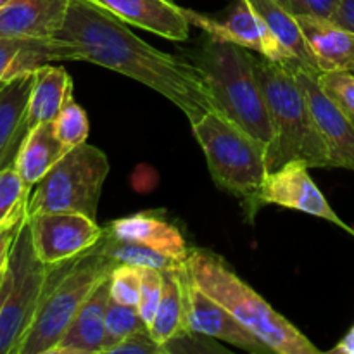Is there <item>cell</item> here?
Here are the masks:
<instances>
[{
  "label": "cell",
  "instance_id": "cell-1",
  "mask_svg": "<svg viewBox=\"0 0 354 354\" xmlns=\"http://www.w3.org/2000/svg\"><path fill=\"white\" fill-rule=\"evenodd\" d=\"M55 38L75 47L76 61L121 73L166 97L190 123L207 111H218L203 73L189 59L158 50L92 0H71Z\"/></svg>",
  "mask_w": 354,
  "mask_h": 354
},
{
  "label": "cell",
  "instance_id": "cell-2",
  "mask_svg": "<svg viewBox=\"0 0 354 354\" xmlns=\"http://www.w3.org/2000/svg\"><path fill=\"white\" fill-rule=\"evenodd\" d=\"M187 59L203 73L218 113L261 144L270 162L275 131L249 48L207 35Z\"/></svg>",
  "mask_w": 354,
  "mask_h": 354
},
{
  "label": "cell",
  "instance_id": "cell-3",
  "mask_svg": "<svg viewBox=\"0 0 354 354\" xmlns=\"http://www.w3.org/2000/svg\"><path fill=\"white\" fill-rule=\"evenodd\" d=\"M190 279L207 296L230 311L244 327L279 354H318L320 349L277 313L220 256L192 248L187 258Z\"/></svg>",
  "mask_w": 354,
  "mask_h": 354
},
{
  "label": "cell",
  "instance_id": "cell-4",
  "mask_svg": "<svg viewBox=\"0 0 354 354\" xmlns=\"http://www.w3.org/2000/svg\"><path fill=\"white\" fill-rule=\"evenodd\" d=\"M252 66L275 131L270 171L289 161H303L308 168H332L328 149L294 73L263 55H252Z\"/></svg>",
  "mask_w": 354,
  "mask_h": 354
},
{
  "label": "cell",
  "instance_id": "cell-5",
  "mask_svg": "<svg viewBox=\"0 0 354 354\" xmlns=\"http://www.w3.org/2000/svg\"><path fill=\"white\" fill-rule=\"evenodd\" d=\"M190 127L203 149L211 178L241 201L252 221L263 207L261 190L270 173L265 147L218 111H207Z\"/></svg>",
  "mask_w": 354,
  "mask_h": 354
},
{
  "label": "cell",
  "instance_id": "cell-6",
  "mask_svg": "<svg viewBox=\"0 0 354 354\" xmlns=\"http://www.w3.org/2000/svg\"><path fill=\"white\" fill-rule=\"evenodd\" d=\"M118 265L97 245L78 258L59 263L17 354H50L80 308Z\"/></svg>",
  "mask_w": 354,
  "mask_h": 354
},
{
  "label": "cell",
  "instance_id": "cell-7",
  "mask_svg": "<svg viewBox=\"0 0 354 354\" xmlns=\"http://www.w3.org/2000/svg\"><path fill=\"white\" fill-rule=\"evenodd\" d=\"M109 159L95 145L69 149L33 187L28 216L40 213H80L97 220L100 192L109 175Z\"/></svg>",
  "mask_w": 354,
  "mask_h": 354
},
{
  "label": "cell",
  "instance_id": "cell-8",
  "mask_svg": "<svg viewBox=\"0 0 354 354\" xmlns=\"http://www.w3.org/2000/svg\"><path fill=\"white\" fill-rule=\"evenodd\" d=\"M55 270L57 265H45L35 252L26 220L10 248L0 292V354H17Z\"/></svg>",
  "mask_w": 354,
  "mask_h": 354
},
{
  "label": "cell",
  "instance_id": "cell-9",
  "mask_svg": "<svg viewBox=\"0 0 354 354\" xmlns=\"http://www.w3.org/2000/svg\"><path fill=\"white\" fill-rule=\"evenodd\" d=\"M28 223L35 252L45 265L78 258L104 237V227L80 213H40L28 216Z\"/></svg>",
  "mask_w": 354,
  "mask_h": 354
},
{
  "label": "cell",
  "instance_id": "cell-10",
  "mask_svg": "<svg viewBox=\"0 0 354 354\" xmlns=\"http://www.w3.org/2000/svg\"><path fill=\"white\" fill-rule=\"evenodd\" d=\"M183 12L192 26L201 28L204 33L216 40L232 41V44L249 48V50H256L263 57L283 66L296 61L273 37L270 28L249 6L248 0H237L225 19H214V17L196 12L192 9H185V7H183Z\"/></svg>",
  "mask_w": 354,
  "mask_h": 354
},
{
  "label": "cell",
  "instance_id": "cell-11",
  "mask_svg": "<svg viewBox=\"0 0 354 354\" xmlns=\"http://www.w3.org/2000/svg\"><path fill=\"white\" fill-rule=\"evenodd\" d=\"M287 68L294 73L297 83L306 93L311 113L330 154L332 168L349 169L354 173V121L324 92L318 82L320 73L306 68L299 61L289 62Z\"/></svg>",
  "mask_w": 354,
  "mask_h": 354
},
{
  "label": "cell",
  "instance_id": "cell-12",
  "mask_svg": "<svg viewBox=\"0 0 354 354\" xmlns=\"http://www.w3.org/2000/svg\"><path fill=\"white\" fill-rule=\"evenodd\" d=\"M308 169L310 168L303 161H289L270 171L261 190L263 206L275 204V206L301 211L310 216L322 218V220L337 225L354 237L353 228L344 223L341 216L332 209Z\"/></svg>",
  "mask_w": 354,
  "mask_h": 354
},
{
  "label": "cell",
  "instance_id": "cell-13",
  "mask_svg": "<svg viewBox=\"0 0 354 354\" xmlns=\"http://www.w3.org/2000/svg\"><path fill=\"white\" fill-rule=\"evenodd\" d=\"M185 299L187 324H189L190 330L209 335L216 341L228 342L242 351L252 354L273 353V349L266 342H263L258 335L244 327L230 311L225 310L220 303H216L213 297L199 289L190 279L189 268H187Z\"/></svg>",
  "mask_w": 354,
  "mask_h": 354
},
{
  "label": "cell",
  "instance_id": "cell-14",
  "mask_svg": "<svg viewBox=\"0 0 354 354\" xmlns=\"http://www.w3.org/2000/svg\"><path fill=\"white\" fill-rule=\"evenodd\" d=\"M124 23L173 41H185L190 37V21L183 7L171 0H92Z\"/></svg>",
  "mask_w": 354,
  "mask_h": 354
},
{
  "label": "cell",
  "instance_id": "cell-15",
  "mask_svg": "<svg viewBox=\"0 0 354 354\" xmlns=\"http://www.w3.org/2000/svg\"><path fill=\"white\" fill-rule=\"evenodd\" d=\"M71 0H12L0 10V37L55 38Z\"/></svg>",
  "mask_w": 354,
  "mask_h": 354
},
{
  "label": "cell",
  "instance_id": "cell-16",
  "mask_svg": "<svg viewBox=\"0 0 354 354\" xmlns=\"http://www.w3.org/2000/svg\"><path fill=\"white\" fill-rule=\"evenodd\" d=\"M61 61H76L75 47L68 41L57 38L0 37V83Z\"/></svg>",
  "mask_w": 354,
  "mask_h": 354
},
{
  "label": "cell",
  "instance_id": "cell-17",
  "mask_svg": "<svg viewBox=\"0 0 354 354\" xmlns=\"http://www.w3.org/2000/svg\"><path fill=\"white\" fill-rule=\"evenodd\" d=\"M106 230L120 241L135 242L178 261H187L189 258L190 248L183 234L162 216H154L152 213L131 214L111 221Z\"/></svg>",
  "mask_w": 354,
  "mask_h": 354
},
{
  "label": "cell",
  "instance_id": "cell-18",
  "mask_svg": "<svg viewBox=\"0 0 354 354\" xmlns=\"http://www.w3.org/2000/svg\"><path fill=\"white\" fill-rule=\"evenodd\" d=\"M109 279L85 301L68 330L50 354H102L106 335V311L109 306Z\"/></svg>",
  "mask_w": 354,
  "mask_h": 354
},
{
  "label": "cell",
  "instance_id": "cell-19",
  "mask_svg": "<svg viewBox=\"0 0 354 354\" xmlns=\"http://www.w3.org/2000/svg\"><path fill=\"white\" fill-rule=\"evenodd\" d=\"M35 73L10 80L0 88V171L14 165L26 138V113Z\"/></svg>",
  "mask_w": 354,
  "mask_h": 354
},
{
  "label": "cell",
  "instance_id": "cell-20",
  "mask_svg": "<svg viewBox=\"0 0 354 354\" xmlns=\"http://www.w3.org/2000/svg\"><path fill=\"white\" fill-rule=\"evenodd\" d=\"M320 73L354 71V33L330 19L297 17Z\"/></svg>",
  "mask_w": 354,
  "mask_h": 354
},
{
  "label": "cell",
  "instance_id": "cell-21",
  "mask_svg": "<svg viewBox=\"0 0 354 354\" xmlns=\"http://www.w3.org/2000/svg\"><path fill=\"white\" fill-rule=\"evenodd\" d=\"M71 95L73 80L62 66L47 64L37 69L28 102L26 130L54 121Z\"/></svg>",
  "mask_w": 354,
  "mask_h": 354
},
{
  "label": "cell",
  "instance_id": "cell-22",
  "mask_svg": "<svg viewBox=\"0 0 354 354\" xmlns=\"http://www.w3.org/2000/svg\"><path fill=\"white\" fill-rule=\"evenodd\" d=\"M187 263L178 268L162 272V296L159 301L154 320L149 325V332L156 342L165 346L176 335L190 330L187 324Z\"/></svg>",
  "mask_w": 354,
  "mask_h": 354
},
{
  "label": "cell",
  "instance_id": "cell-23",
  "mask_svg": "<svg viewBox=\"0 0 354 354\" xmlns=\"http://www.w3.org/2000/svg\"><path fill=\"white\" fill-rule=\"evenodd\" d=\"M69 149L55 137L50 123H41L28 131L17 158L14 161L23 182L33 189L45 176V173L68 152Z\"/></svg>",
  "mask_w": 354,
  "mask_h": 354
},
{
  "label": "cell",
  "instance_id": "cell-24",
  "mask_svg": "<svg viewBox=\"0 0 354 354\" xmlns=\"http://www.w3.org/2000/svg\"><path fill=\"white\" fill-rule=\"evenodd\" d=\"M248 2L256 10V14L265 21L266 26L273 33V37L282 44V47L296 61L303 62L306 68H311L320 73L317 61H315L313 54H311L310 47H308V41L304 38L297 17L287 12L275 0H248Z\"/></svg>",
  "mask_w": 354,
  "mask_h": 354
},
{
  "label": "cell",
  "instance_id": "cell-25",
  "mask_svg": "<svg viewBox=\"0 0 354 354\" xmlns=\"http://www.w3.org/2000/svg\"><path fill=\"white\" fill-rule=\"evenodd\" d=\"M99 251L102 254L109 256L114 261L118 263H128V265L140 266V268H156L166 272V270L178 268L180 265H183L185 261H178V259H173L169 256L159 254V252L152 251V249L144 248L140 244H135V242H127L120 241L114 235H111L109 232L104 227V237L100 239V242L97 244Z\"/></svg>",
  "mask_w": 354,
  "mask_h": 354
},
{
  "label": "cell",
  "instance_id": "cell-26",
  "mask_svg": "<svg viewBox=\"0 0 354 354\" xmlns=\"http://www.w3.org/2000/svg\"><path fill=\"white\" fill-rule=\"evenodd\" d=\"M144 328L149 327L137 306H128V304H121L111 299L106 311V335H104L102 354H107L111 348L120 344L128 335L144 330Z\"/></svg>",
  "mask_w": 354,
  "mask_h": 354
},
{
  "label": "cell",
  "instance_id": "cell-27",
  "mask_svg": "<svg viewBox=\"0 0 354 354\" xmlns=\"http://www.w3.org/2000/svg\"><path fill=\"white\" fill-rule=\"evenodd\" d=\"M31 187L23 182L16 166L0 171V227L23 211H28Z\"/></svg>",
  "mask_w": 354,
  "mask_h": 354
},
{
  "label": "cell",
  "instance_id": "cell-28",
  "mask_svg": "<svg viewBox=\"0 0 354 354\" xmlns=\"http://www.w3.org/2000/svg\"><path fill=\"white\" fill-rule=\"evenodd\" d=\"M52 127H54L55 137L68 149L85 144L90 130L86 111L76 102L73 95L64 104L57 118L52 121Z\"/></svg>",
  "mask_w": 354,
  "mask_h": 354
},
{
  "label": "cell",
  "instance_id": "cell-29",
  "mask_svg": "<svg viewBox=\"0 0 354 354\" xmlns=\"http://www.w3.org/2000/svg\"><path fill=\"white\" fill-rule=\"evenodd\" d=\"M142 289L140 266L120 263L109 275L111 299L116 303L138 306Z\"/></svg>",
  "mask_w": 354,
  "mask_h": 354
},
{
  "label": "cell",
  "instance_id": "cell-30",
  "mask_svg": "<svg viewBox=\"0 0 354 354\" xmlns=\"http://www.w3.org/2000/svg\"><path fill=\"white\" fill-rule=\"evenodd\" d=\"M324 92L354 121V71H328L318 75Z\"/></svg>",
  "mask_w": 354,
  "mask_h": 354
},
{
  "label": "cell",
  "instance_id": "cell-31",
  "mask_svg": "<svg viewBox=\"0 0 354 354\" xmlns=\"http://www.w3.org/2000/svg\"><path fill=\"white\" fill-rule=\"evenodd\" d=\"M142 272V289H140V301H138V311L142 318L151 325L154 320V315L158 311L159 301L162 296V272L156 268H140Z\"/></svg>",
  "mask_w": 354,
  "mask_h": 354
},
{
  "label": "cell",
  "instance_id": "cell-32",
  "mask_svg": "<svg viewBox=\"0 0 354 354\" xmlns=\"http://www.w3.org/2000/svg\"><path fill=\"white\" fill-rule=\"evenodd\" d=\"M275 2L294 17L308 16L332 21L341 0H275Z\"/></svg>",
  "mask_w": 354,
  "mask_h": 354
},
{
  "label": "cell",
  "instance_id": "cell-33",
  "mask_svg": "<svg viewBox=\"0 0 354 354\" xmlns=\"http://www.w3.org/2000/svg\"><path fill=\"white\" fill-rule=\"evenodd\" d=\"M216 341V339H214ZM213 341V337L209 335L199 334V332L187 330L183 334L176 335L175 339H171L169 342H166L162 346L165 349V354L169 353H204V351H220L225 353L227 349L218 346L216 342Z\"/></svg>",
  "mask_w": 354,
  "mask_h": 354
},
{
  "label": "cell",
  "instance_id": "cell-34",
  "mask_svg": "<svg viewBox=\"0 0 354 354\" xmlns=\"http://www.w3.org/2000/svg\"><path fill=\"white\" fill-rule=\"evenodd\" d=\"M165 354V349L159 342L154 341V337L151 335L149 328L144 330L133 332L131 335H128L127 339L116 344L114 348L109 349L107 354Z\"/></svg>",
  "mask_w": 354,
  "mask_h": 354
},
{
  "label": "cell",
  "instance_id": "cell-35",
  "mask_svg": "<svg viewBox=\"0 0 354 354\" xmlns=\"http://www.w3.org/2000/svg\"><path fill=\"white\" fill-rule=\"evenodd\" d=\"M26 220L28 211H23V213H19L17 216H14L12 220H9L7 223H3L2 227H0V270L7 266L14 239H16L17 232H19V228L23 227V223Z\"/></svg>",
  "mask_w": 354,
  "mask_h": 354
},
{
  "label": "cell",
  "instance_id": "cell-36",
  "mask_svg": "<svg viewBox=\"0 0 354 354\" xmlns=\"http://www.w3.org/2000/svg\"><path fill=\"white\" fill-rule=\"evenodd\" d=\"M332 21L354 33V0H341Z\"/></svg>",
  "mask_w": 354,
  "mask_h": 354
},
{
  "label": "cell",
  "instance_id": "cell-37",
  "mask_svg": "<svg viewBox=\"0 0 354 354\" xmlns=\"http://www.w3.org/2000/svg\"><path fill=\"white\" fill-rule=\"evenodd\" d=\"M330 353H339V354H354V325L351 330L344 335V337L339 341V344L334 349H330Z\"/></svg>",
  "mask_w": 354,
  "mask_h": 354
},
{
  "label": "cell",
  "instance_id": "cell-38",
  "mask_svg": "<svg viewBox=\"0 0 354 354\" xmlns=\"http://www.w3.org/2000/svg\"><path fill=\"white\" fill-rule=\"evenodd\" d=\"M6 273H7V266H6V268L0 270V292H2L3 282H6Z\"/></svg>",
  "mask_w": 354,
  "mask_h": 354
},
{
  "label": "cell",
  "instance_id": "cell-39",
  "mask_svg": "<svg viewBox=\"0 0 354 354\" xmlns=\"http://www.w3.org/2000/svg\"><path fill=\"white\" fill-rule=\"evenodd\" d=\"M10 2H12V0H0V10H2V9H6V7L9 6Z\"/></svg>",
  "mask_w": 354,
  "mask_h": 354
},
{
  "label": "cell",
  "instance_id": "cell-40",
  "mask_svg": "<svg viewBox=\"0 0 354 354\" xmlns=\"http://www.w3.org/2000/svg\"><path fill=\"white\" fill-rule=\"evenodd\" d=\"M6 83H7V82H6ZM6 83H0V88H2V86H3V85H6Z\"/></svg>",
  "mask_w": 354,
  "mask_h": 354
},
{
  "label": "cell",
  "instance_id": "cell-41",
  "mask_svg": "<svg viewBox=\"0 0 354 354\" xmlns=\"http://www.w3.org/2000/svg\"><path fill=\"white\" fill-rule=\"evenodd\" d=\"M171 2H176V0H171Z\"/></svg>",
  "mask_w": 354,
  "mask_h": 354
}]
</instances>
